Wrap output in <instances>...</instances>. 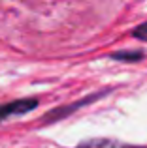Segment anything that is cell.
I'll list each match as a JSON object with an SVG mask.
<instances>
[{
	"label": "cell",
	"mask_w": 147,
	"mask_h": 148,
	"mask_svg": "<svg viewBox=\"0 0 147 148\" xmlns=\"http://www.w3.org/2000/svg\"><path fill=\"white\" fill-rule=\"evenodd\" d=\"M38 107L36 98H23L15 101H8V103H0V124L4 120L11 118V116H23L26 112L34 111Z\"/></svg>",
	"instance_id": "cell-1"
},
{
	"label": "cell",
	"mask_w": 147,
	"mask_h": 148,
	"mask_svg": "<svg viewBox=\"0 0 147 148\" xmlns=\"http://www.w3.org/2000/svg\"><path fill=\"white\" fill-rule=\"evenodd\" d=\"M110 56L117 62H140L144 58V51H117Z\"/></svg>",
	"instance_id": "cell-2"
},
{
	"label": "cell",
	"mask_w": 147,
	"mask_h": 148,
	"mask_svg": "<svg viewBox=\"0 0 147 148\" xmlns=\"http://www.w3.org/2000/svg\"><path fill=\"white\" fill-rule=\"evenodd\" d=\"M117 146L119 143H113V141H89L76 148H117Z\"/></svg>",
	"instance_id": "cell-3"
},
{
	"label": "cell",
	"mask_w": 147,
	"mask_h": 148,
	"mask_svg": "<svg viewBox=\"0 0 147 148\" xmlns=\"http://www.w3.org/2000/svg\"><path fill=\"white\" fill-rule=\"evenodd\" d=\"M130 34H132V38H136V40H140V41H147V23L138 25Z\"/></svg>",
	"instance_id": "cell-4"
},
{
	"label": "cell",
	"mask_w": 147,
	"mask_h": 148,
	"mask_svg": "<svg viewBox=\"0 0 147 148\" xmlns=\"http://www.w3.org/2000/svg\"><path fill=\"white\" fill-rule=\"evenodd\" d=\"M117 148H147V146H136V145H119Z\"/></svg>",
	"instance_id": "cell-5"
}]
</instances>
